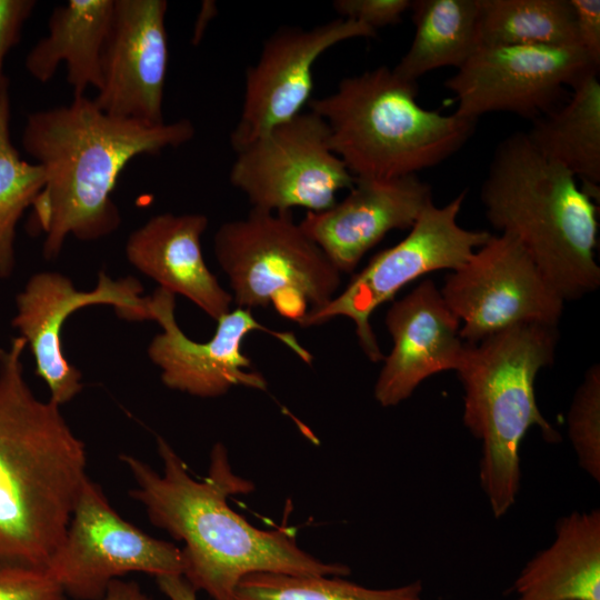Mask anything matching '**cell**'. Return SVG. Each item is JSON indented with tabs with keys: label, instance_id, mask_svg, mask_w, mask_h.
Here are the masks:
<instances>
[{
	"label": "cell",
	"instance_id": "obj_1",
	"mask_svg": "<svg viewBox=\"0 0 600 600\" xmlns=\"http://www.w3.org/2000/svg\"><path fill=\"white\" fill-rule=\"evenodd\" d=\"M162 472L131 454H120L136 487L132 499L151 523L184 543L182 577L212 600H234L239 581L254 572L346 577L350 568L323 562L302 550L284 528L261 530L233 511L230 496L248 493L253 484L236 474L222 443L210 453L208 474L193 478L186 462L157 437Z\"/></svg>",
	"mask_w": 600,
	"mask_h": 600
},
{
	"label": "cell",
	"instance_id": "obj_2",
	"mask_svg": "<svg viewBox=\"0 0 600 600\" xmlns=\"http://www.w3.org/2000/svg\"><path fill=\"white\" fill-rule=\"evenodd\" d=\"M194 133L188 119L148 124L108 114L87 97L30 113L21 142L43 168L46 183L29 228L43 234V257L57 258L70 236L93 241L114 232L121 214L112 192L123 168L136 157L180 147Z\"/></svg>",
	"mask_w": 600,
	"mask_h": 600
},
{
	"label": "cell",
	"instance_id": "obj_3",
	"mask_svg": "<svg viewBox=\"0 0 600 600\" xmlns=\"http://www.w3.org/2000/svg\"><path fill=\"white\" fill-rule=\"evenodd\" d=\"M23 338L0 348V567L44 569L87 476V450L60 406L40 400Z\"/></svg>",
	"mask_w": 600,
	"mask_h": 600
},
{
	"label": "cell",
	"instance_id": "obj_4",
	"mask_svg": "<svg viewBox=\"0 0 600 600\" xmlns=\"http://www.w3.org/2000/svg\"><path fill=\"white\" fill-rule=\"evenodd\" d=\"M480 198L488 221L522 244L564 301L598 289V207L569 170L534 149L526 132L499 142Z\"/></svg>",
	"mask_w": 600,
	"mask_h": 600
},
{
	"label": "cell",
	"instance_id": "obj_5",
	"mask_svg": "<svg viewBox=\"0 0 600 600\" xmlns=\"http://www.w3.org/2000/svg\"><path fill=\"white\" fill-rule=\"evenodd\" d=\"M418 86L386 66L343 78L311 99L331 150L356 179L388 180L436 167L471 138L478 120L422 108Z\"/></svg>",
	"mask_w": 600,
	"mask_h": 600
},
{
	"label": "cell",
	"instance_id": "obj_6",
	"mask_svg": "<svg viewBox=\"0 0 600 600\" xmlns=\"http://www.w3.org/2000/svg\"><path fill=\"white\" fill-rule=\"evenodd\" d=\"M557 327L518 324L464 346L457 369L464 390L463 423L482 443L481 488L496 518L514 504L520 488V443L531 427L549 442L559 434L539 410L534 380L553 362Z\"/></svg>",
	"mask_w": 600,
	"mask_h": 600
},
{
	"label": "cell",
	"instance_id": "obj_7",
	"mask_svg": "<svg viewBox=\"0 0 600 600\" xmlns=\"http://www.w3.org/2000/svg\"><path fill=\"white\" fill-rule=\"evenodd\" d=\"M213 248L238 308L272 306L299 323L327 306L341 282L339 270L291 211L252 208L244 218L218 228Z\"/></svg>",
	"mask_w": 600,
	"mask_h": 600
},
{
	"label": "cell",
	"instance_id": "obj_8",
	"mask_svg": "<svg viewBox=\"0 0 600 600\" xmlns=\"http://www.w3.org/2000/svg\"><path fill=\"white\" fill-rule=\"evenodd\" d=\"M464 198L463 190L446 206L429 203L404 239L374 256L344 290L298 324L312 327L338 317L349 318L356 324L363 353L372 362L382 361L384 356L369 321L374 310L423 274L459 269L491 237L488 231L468 230L458 223Z\"/></svg>",
	"mask_w": 600,
	"mask_h": 600
},
{
	"label": "cell",
	"instance_id": "obj_9",
	"mask_svg": "<svg viewBox=\"0 0 600 600\" xmlns=\"http://www.w3.org/2000/svg\"><path fill=\"white\" fill-rule=\"evenodd\" d=\"M230 183L252 208L284 212L300 207L319 212L336 194L351 189L356 178L331 150L324 121L301 112L236 151Z\"/></svg>",
	"mask_w": 600,
	"mask_h": 600
},
{
	"label": "cell",
	"instance_id": "obj_10",
	"mask_svg": "<svg viewBox=\"0 0 600 600\" xmlns=\"http://www.w3.org/2000/svg\"><path fill=\"white\" fill-rule=\"evenodd\" d=\"M46 571L66 596L100 600L114 579L130 572L182 576L179 547L156 539L124 520L102 488L88 478L74 504L66 534Z\"/></svg>",
	"mask_w": 600,
	"mask_h": 600
},
{
	"label": "cell",
	"instance_id": "obj_11",
	"mask_svg": "<svg viewBox=\"0 0 600 600\" xmlns=\"http://www.w3.org/2000/svg\"><path fill=\"white\" fill-rule=\"evenodd\" d=\"M440 292L462 323L460 337L467 343L518 324L557 327L564 303L522 244L507 233L491 234L446 276Z\"/></svg>",
	"mask_w": 600,
	"mask_h": 600
},
{
	"label": "cell",
	"instance_id": "obj_12",
	"mask_svg": "<svg viewBox=\"0 0 600 600\" xmlns=\"http://www.w3.org/2000/svg\"><path fill=\"white\" fill-rule=\"evenodd\" d=\"M592 71L599 67L578 46H481L443 86L460 117L510 112L532 121Z\"/></svg>",
	"mask_w": 600,
	"mask_h": 600
},
{
	"label": "cell",
	"instance_id": "obj_13",
	"mask_svg": "<svg viewBox=\"0 0 600 600\" xmlns=\"http://www.w3.org/2000/svg\"><path fill=\"white\" fill-rule=\"evenodd\" d=\"M174 311L173 293L158 288L149 296L150 320L160 324L161 332L152 338L147 353L169 389L199 398L221 397L234 387L266 390L264 377L251 370L252 362L242 352L243 339L254 330L266 331L304 362H311L310 352L291 332L266 328L249 309L236 308L219 318L213 337L206 342L190 339L179 327Z\"/></svg>",
	"mask_w": 600,
	"mask_h": 600
},
{
	"label": "cell",
	"instance_id": "obj_14",
	"mask_svg": "<svg viewBox=\"0 0 600 600\" xmlns=\"http://www.w3.org/2000/svg\"><path fill=\"white\" fill-rule=\"evenodd\" d=\"M133 277L113 279L104 271L97 286L79 290L72 280L56 271L32 274L16 297L12 327L23 338L36 366V374L50 391V401L61 406L83 388L81 372L63 353L61 333L67 319L76 311L94 304L112 306L120 318L150 320L149 296Z\"/></svg>",
	"mask_w": 600,
	"mask_h": 600
},
{
	"label": "cell",
	"instance_id": "obj_15",
	"mask_svg": "<svg viewBox=\"0 0 600 600\" xmlns=\"http://www.w3.org/2000/svg\"><path fill=\"white\" fill-rule=\"evenodd\" d=\"M376 34L372 28L340 17L311 29L274 31L246 71L241 113L230 136L234 152L302 112L311 100L313 66L323 52L346 40Z\"/></svg>",
	"mask_w": 600,
	"mask_h": 600
},
{
	"label": "cell",
	"instance_id": "obj_16",
	"mask_svg": "<svg viewBox=\"0 0 600 600\" xmlns=\"http://www.w3.org/2000/svg\"><path fill=\"white\" fill-rule=\"evenodd\" d=\"M167 10L166 0H114L101 86L92 99L103 112L148 124L166 122Z\"/></svg>",
	"mask_w": 600,
	"mask_h": 600
},
{
	"label": "cell",
	"instance_id": "obj_17",
	"mask_svg": "<svg viewBox=\"0 0 600 600\" xmlns=\"http://www.w3.org/2000/svg\"><path fill=\"white\" fill-rule=\"evenodd\" d=\"M386 326L393 346L373 389L380 406H397L427 378L459 368L466 346L461 323L432 280H423L394 301Z\"/></svg>",
	"mask_w": 600,
	"mask_h": 600
},
{
	"label": "cell",
	"instance_id": "obj_18",
	"mask_svg": "<svg viewBox=\"0 0 600 600\" xmlns=\"http://www.w3.org/2000/svg\"><path fill=\"white\" fill-rule=\"evenodd\" d=\"M327 210L307 211L299 222L340 273H351L362 257L391 230L410 229L432 202L431 187L418 174L356 182Z\"/></svg>",
	"mask_w": 600,
	"mask_h": 600
},
{
	"label": "cell",
	"instance_id": "obj_19",
	"mask_svg": "<svg viewBox=\"0 0 600 600\" xmlns=\"http://www.w3.org/2000/svg\"><path fill=\"white\" fill-rule=\"evenodd\" d=\"M207 227L201 213L157 214L129 234L124 251L129 263L159 288L183 296L217 321L233 299L206 263L201 238Z\"/></svg>",
	"mask_w": 600,
	"mask_h": 600
},
{
	"label": "cell",
	"instance_id": "obj_20",
	"mask_svg": "<svg viewBox=\"0 0 600 600\" xmlns=\"http://www.w3.org/2000/svg\"><path fill=\"white\" fill-rule=\"evenodd\" d=\"M114 10V0H69L58 6L49 19V32L29 51L26 69L40 82L52 79L60 64L73 98L99 90L102 57Z\"/></svg>",
	"mask_w": 600,
	"mask_h": 600
},
{
	"label": "cell",
	"instance_id": "obj_21",
	"mask_svg": "<svg viewBox=\"0 0 600 600\" xmlns=\"http://www.w3.org/2000/svg\"><path fill=\"white\" fill-rule=\"evenodd\" d=\"M517 600H600V511L572 512L521 570Z\"/></svg>",
	"mask_w": 600,
	"mask_h": 600
},
{
	"label": "cell",
	"instance_id": "obj_22",
	"mask_svg": "<svg viewBox=\"0 0 600 600\" xmlns=\"http://www.w3.org/2000/svg\"><path fill=\"white\" fill-rule=\"evenodd\" d=\"M592 71L574 83L569 101L532 120L526 132L543 157L561 164L592 199L600 183V82Z\"/></svg>",
	"mask_w": 600,
	"mask_h": 600
},
{
	"label": "cell",
	"instance_id": "obj_23",
	"mask_svg": "<svg viewBox=\"0 0 600 600\" xmlns=\"http://www.w3.org/2000/svg\"><path fill=\"white\" fill-rule=\"evenodd\" d=\"M410 9L414 36L392 69L401 79L417 82L436 69H459L480 47L478 0H416Z\"/></svg>",
	"mask_w": 600,
	"mask_h": 600
},
{
	"label": "cell",
	"instance_id": "obj_24",
	"mask_svg": "<svg viewBox=\"0 0 600 600\" xmlns=\"http://www.w3.org/2000/svg\"><path fill=\"white\" fill-rule=\"evenodd\" d=\"M478 36L480 47L578 46L569 0H478Z\"/></svg>",
	"mask_w": 600,
	"mask_h": 600
},
{
	"label": "cell",
	"instance_id": "obj_25",
	"mask_svg": "<svg viewBox=\"0 0 600 600\" xmlns=\"http://www.w3.org/2000/svg\"><path fill=\"white\" fill-rule=\"evenodd\" d=\"M420 581L371 589L337 576L254 572L243 577L234 600H422Z\"/></svg>",
	"mask_w": 600,
	"mask_h": 600
},
{
	"label": "cell",
	"instance_id": "obj_26",
	"mask_svg": "<svg viewBox=\"0 0 600 600\" xmlns=\"http://www.w3.org/2000/svg\"><path fill=\"white\" fill-rule=\"evenodd\" d=\"M10 106L0 109V279L16 268V231L46 183L43 168L23 160L11 143Z\"/></svg>",
	"mask_w": 600,
	"mask_h": 600
},
{
	"label": "cell",
	"instance_id": "obj_27",
	"mask_svg": "<svg viewBox=\"0 0 600 600\" xmlns=\"http://www.w3.org/2000/svg\"><path fill=\"white\" fill-rule=\"evenodd\" d=\"M568 434L580 467L600 481V367L591 366L568 412Z\"/></svg>",
	"mask_w": 600,
	"mask_h": 600
},
{
	"label": "cell",
	"instance_id": "obj_28",
	"mask_svg": "<svg viewBox=\"0 0 600 600\" xmlns=\"http://www.w3.org/2000/svg\"><path fill=\"white\" fill-rule=\"evenodd\" d=\"M0 600H66L58 582L41 568L0 567Z\"/></svg>",
	"mask_w": 600,
	"mask_h": 600
},
{
	"label": "cell",
	"instance_id": "obj_29",
	"mask_svg": "<svg viewBox=\"0 0 600 600\" xmlns=\"http://www.w3.org/2000/svg\"><path fill=\"white\" fill-rule=\"evenodd\" d=\"M410 0H336L333 9L340 18L378 28L397 24L411 8Z\"/></svg>",
	"mask_w": 600,
	"mask_h": 600
},
{
	"label": "cell",
	"instance_id": "obj_30",
	"mask_svg": "<svg viewBox=\"0 0 600 600\" xmlns=\"http://www.w3.org/2000/svg\"><path fill=\"white\" fill-rule=\"evenodd\" d=\"M36 7L33 0H0V109L9 103V82L3 72L8 52L20 41L23 24Z\"/></svg>",
	"mask_w": 600,
	"mask_h": 600
},
{
	"label": "cell",
	"instance_id": "obj_31",
	"mask_svg": "<svg viewBox=\"0 0 600 600\" xmlns=\"http://www.w3.org/2000/svg\"><path fill=\"white\" fill-rule=\"evenodd\" d=\"M573 10L578 46L600 67V1L569 0Z\"/></svg>",
	"mask_w": 600,
	"mask_h": 600
},
{
	"label": "cell",
	"instance_id": "obj_32",
	"mask_svg": "<svg viewBox=\"0 0 600 600\" xmlns=\"http://www.w3.org/2000/svg\"><path fill=\"white\" fill-rule=\"evenodd\" d=\"M156 581L169 600H198V591L182 576H160Z\"/></svg>",
	"mask_w": 600,
	"mask_h": 600
},
{
	"label": "cell",
	"instance_id": "obj_33",
	"mask_svg": "<svg viewBox=\"0 0 600 600\" xmlns=\"http://www.w3.org/2000/svg\"><path fill=\"white\" fill-rule=\"evenodd\" d=\"M100 600H151L136 581L114 579Z\"/></svg>",
	"mask_w": 600,
	"mask_h": 600
}]
</instances>
